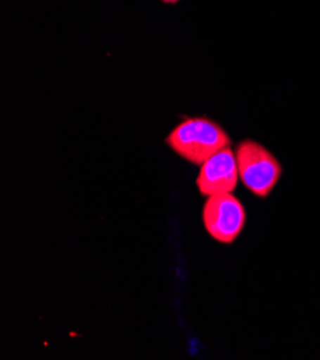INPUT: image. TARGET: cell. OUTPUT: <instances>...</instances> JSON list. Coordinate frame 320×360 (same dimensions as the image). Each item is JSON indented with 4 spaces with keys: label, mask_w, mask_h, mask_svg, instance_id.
Returning <instances> with one entry per match:
<instances>
[{
    "label": "cell",
    "mask_w": 320,
    "mask_h": 360,
    "mask_svg": "<svg viewBox=\"0 0 320 360\" xmlns=\"http://www.w3.org/2000/svg\"><path fill=\"white\" fill-rule=\"evenodd\" d=\"M167 146L186 161L203 165L210 157L230 147L229 134L215 121L204 117L187 118L165 139Z\"/></svg>",
    "instance_id": "cell-1"
},
{
    "label": "cell",
    "mask_w": 320,
    "mask_h": 360,
    "mask_svg": "<svg viewBox=\"0 0 320 360\" xmlns=\"http://www.w3.org/2000/svg\"><path fill=\"white\" fill-rule=\"evenodd\" d=\"M197 188L201 195L210 197L233 193L238 181L236 154L230 147L223 148L200 165Z\"/></svg>",
    "instance_id": "cell-4"
},
{
    "label": "cell",
    "mask_w": 320,
    "mask_h": 360,
    "mask_svg": "<svg viewBox=\"0 0 320 360\" xmlns=\"http://www.w3.org/2000/svg\"><path fill=\"white\" fill-rule=\"evenodd\" d=\"M203 223L212 238L231 244L245 226V211L241 201L231 193L210 195L203 205Z\"/></svg>",
    "instance_id": "cell-3"
},
{
    "label": "cell",
    "mask_w": 320,
    "mask_h": 360,
    "mask_svg": "<svg viewBox=\"0 0 320 360\" xmlns=\"http://www.w3.org/2000/svg\"><path fill=\"white\" fill-rule=\"evenodd\" d=\"M234 154L240 181L256 197L266 198L277 186L283 172L279 160L262 143L252 139L240 142Z\"/></svg>",
    "instance_id": "cell-2"
},
{
    "label": "cell",
    "mask_w": 320,
    "mask_h": 360,
    "mask_svg": "<svg viewBox=\"0 0 320 360\" xmlns=\"http://www.w3.org/2000/svg\"><path fill=\"white\" fill-rule=\"evenodd\" d=\"M161 2L165 5H175V4H179L180 0H161Z\"/></svg>",
    "instance_id": "cell-5"
}]
</instances>
